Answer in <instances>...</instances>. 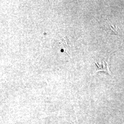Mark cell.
<instances>
[{
	"mask_svg": "<svg viewBox=\"0 0 124 124\" xmlns=\"http://www.w3.org/2000/svg\"><path fill=\"white\" fill-rule=\"evenodd\" d=\"M109 29L110 30H111L112 32H113L114 33H115V34H117V28L116 26H114L113 25L111 24V23L109 24Z\"/></svg>",
	"mask_w": 124,
	"mask_h": 124,
	"instance_id": "3957f363",
	"label": "cell"
},
{
	"mask_svg": "<svg viewBox=\"0 0 124 124\" xmlns=\"http://www.w3.org/2000/svg\"><path fill=\"white\" fill-rule=\"evenodd\" d=\"M97 66L98 67V70L96 72V73L100 72V71H103L104 72H105L107 74L111 75V72L110 71L109 69V64L108 62L107 61H103L102 62H101L100 64L98 63V62H95Z\"/></svg>",
	"mask_w": 124,
	"mask_h": 124,
	"instance_id": "7a4b0ae2",
	"label": "cell"
},
{
	"mask_svg": "<svg viewBox=\"0 0 124 124\" xmlns=\"http://www.w3.org/2000/svg\"><path fill=\"white\" fill-rule=\"evenodd\" d=\"M59 44L61 49L66 52L70 57H71L72 46L71 45L68 43V40H67L66 38L65 37H63Z\"/></svg>",
	"mask_w": 124,
	"mask_h": 124,
	"instance_id": "6da1fadb",
	"label": "cell"
}]
</instances>
